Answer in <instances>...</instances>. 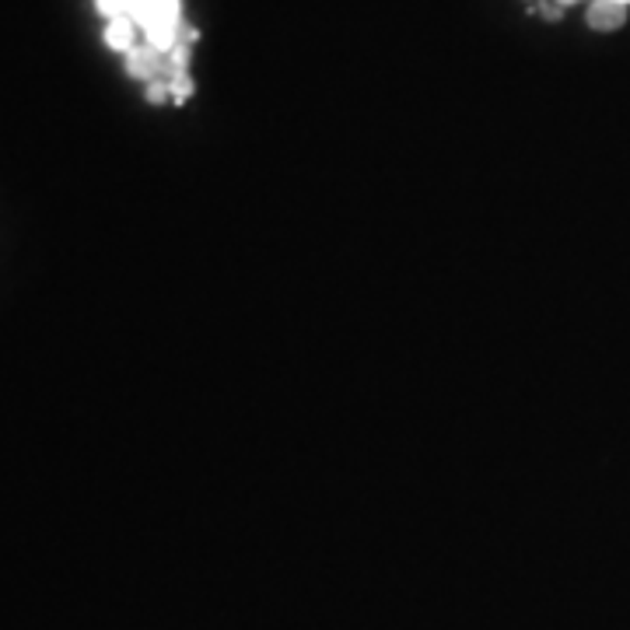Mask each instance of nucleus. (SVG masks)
Listing matches in <instances>:
<instances>
[{
    "instance_id": "nucleus-1",
    "label": "nucleus",
    "mask_w": 630,
    "mask_h": 630,
    "mask_svg": "<svg viewBox=\"0 0 630 630\" xmlns=\"http://www.w3.org/2000/svg\"><path fill=\"white\" fill-rule=\"evenodd\" d=\"M126 71H131V77H140V81L169 77V57L161 50H155L151 42H144V46H134V50L126 53Z\"/></svg>"
},
{
    "instance_id": "nucleus-2",
    "label": "nucleus",
    "mask_w": 630,
    "mask_h": 630,
    "mask_svg": "<svg viewBox=\"0 0 630 630\" xmlns=\"http://www.w3.org/2000/svg\"><path fill=\"white\" fill-rule=\"evenodd\" d=\"M585 22L595 32H617L627 25V4L623 0H592L585 11Z\"/></svg>"
},
{
    "instance_id": "nucleus-3",
    "label": "nucleus",
    "mask_w": 630,
    "mask_h": 630,
    "mask_svg": "<svg viewBox=\"0 0 630 630\" xmlns=\"http://www.w3.org/2000/svg\"><path fill=\"white\" fill-rule=\"evenodd\" d=\"M137 22L131 18V14H120V18H109L106 25V46L116 53H131L137 46Z\"/></svg>"
},
{
    "instance_id": "nucleus-4",
    "label": "nucleus",
    "mask_w": 630,
    "mask_h": 630,
    "mask_svg": "<svg viewBox=\"0 0 630 630\" xmlns=\"http://www.w3.org/2000/svg\"><path fill=\"white\" fill-rule=\"evenodd\" d=\"M169 88H172V102L183 106L189 95H193V77H189V71L172 74V77H169Z\"/></svg>"
},
{
    "instance_id": "nucleus-5",
    "label": "nucleus",
    "mask_w": 630,
    "mask_h": 630,
    "mask_svg": "<svg viewBox=\"0 0 630 630\" xmlns=\"http://www.w3.org/2000/svg\"><path fill=\"white\" fill-rule=\"evenodd\" d=\"M564 4H557V0H532V14H540L543 22H560L564 18Z\"/></svg>"
},
{
    "instance_id": "nucleus-6",
    "label": "nucleus",
    "mask_w": 630,
    "mask_h": 630,
    "mask_svg": "<svg viewBox=\"0 0 630 630\" xmlns=\"http://www.w3.org/2000/svg\"><path fill=\"white\" fill-rule=\"evenodd\" d=\"M106 18H120V14H131V0H95Z\"/></svg>"
},
{
    "instance_id": "nucleus-7",
    "label": "nucleus",
    "mask_w": 630,
    "mask_h": 630,
    "mask_svg": "<svg viewBox=\"0 0 630 630\" xmlns=\"http://www.w3.org/2000/svg\"><path fill=\"white\" fill-rule=\"evenodd\" d=\"M557 4H564V8H571V4H581V0H557Z\"/></svg>"
},
{
    "instance_id": "nucleus-8",
    "label": "nucleus",
    "mask_w": 630,
    "mask_h": 630,
    "mask_svg": "<svg viewBox=\"0 0 630 630\" xmlns=\"http://www.w3.org/2000/svg\"><path fill=\"white\" fill-rule=\"evenodd\" d=\"M623 4H630V0H623Z\"/></svg>"
}]
</instances>
